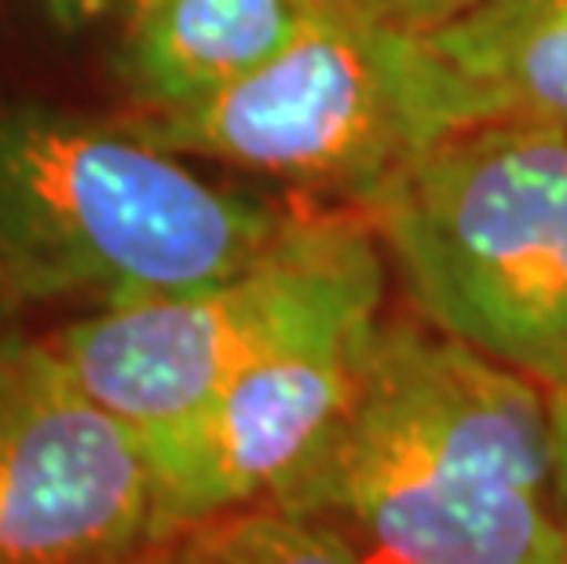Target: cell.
<instances>
[{"mask_svg": "<svg viewBox=\"0 0 567 564\" xmlns=\"http://www.w3.org/2000/svg\"><path fill=\"white\" fill-rule=\"evenodd\" d=\"M279 510L392 564H567L546 389L432 322L381 319L363 386Z\"/></svg>", "mask_w": 567, "mask_h": 564, "instance_id": "6da1fadb", "label": "cell"}, {"mask_svg": "<svg viewBox=\"0 0 567 564\" xmlns=\"http://www.w3.org/2000/svg\"><path fill=\"white\" fill-rule=\"evenodd\" d=\"M300 209L227 191L128 122L0 103V305L147 301L220 283Z\"/></svg>", "mask_w": 567, "mask_h": 564, "instance_id": "7a4b0ae2", "label": "cell"}, {"mask_svg": "<svg viewBox=\"0 0 567 564\" xmlns=\"http://www.w3.org/2000/svg\"><path fill=\"white\" fill-rule=\"evenodd\" d=\"M363 213L425 322L542 389L567 386V129H457Z\"/></svg>", "mask_w": 567, "mask_h": 564, "instance_id": "3957f363", "label": "cell"}, {"mask_svg": "<svg viewBox=\"0 0 567 564\" xmlns=\"http://www.w3.org/2000/svg\"><path fill=\"white\" fill-rule=\"evenodd\" d=\"M128 125L184 158L231 165L363 209L384 180L468 129L454 74L429 41L330 0L300 38L216 100Z\"/></svg>", "mask_w": 567, "mask_h": 564, "instance_id": "277c9868", "label": "cell"}, {"mask_svg": "<svg viewBox=\"0 0 567 564\" xmlns=\"http://www.w3.org/2000/svg\"><path fill=\"white\" fill-rule=\"evenodd\" d=\"M384 286V249L363 209H300L249 268L198 290L95 308L48 338L103 407L154 429L286 348L378 319Z\"/></svg>", "mask_w": 567, "mask_h": 564, "instance_id": "5b68a950", "label": "cell"}, {"mask_svg": "<svg viewBox=\"0 0 567 564\" xmlns=\"http://www.w3.org/2000/svg\"><path fill=\"white\" fill-rule=\"evenodd\" d=\"M168 532L143 433L52 338H0V564H128Z\"/></svg>", "mask_w": 567, "mask_h": 564, "instance_id": "8992f818", "label": "cell"}, {"mask_svg": "<svg viewBox=\"0 0 567 564\" xmlns=\"http://www.w3.org/2000/svg\"><path fill=\"white\" fill-rule=\"evenodd\" d=\"M381 319L286 348L190 414L140 429L165 524L279 506L355 400Z\"/></svg>", "mask_w": 567, "mask_h": 564, "instance_id": "52a82bcc", "label": "cell"}, {"mask_svg": "<svg viewBox=\"0 0 567 564\" xmlns=\"http://www.w3.org/2000/svg\"><path fill=\"white\" fill-rule=\"evenodd\" d=\"M330 0H125L117 70L143 114L190 111L257 74Z\"/></svg>", "mask_w": 567, "mask_h": 564, "instance_id": "ba28073f", "label": "cell"}, {"mask_svg": "<svg viewBox=\"0 0 567 564\" xmlns=\"http://www.w3.org/2000/svg\"><path fill=\"white\" fill-rule=\"evenodd\" d=\"M421 41L454 74L468 125L567 129V0H491L465 22Z\"/></svg>", "mask_w": 567, "mask_h": 564, "instance_id": "9c48e42d", "label": "cell"}, {"mask_svg": "<svg viewBox=\"0 0 567 564\" xmlns=\"http://www.w3.org/2000/svg\"><path fill=\"white\" fill-rule=\"evenodd\" d=\"M128 564H367L341 527L279 506L173 524Z\"/></svg>", "mask_w": 567, "mask_h": 564, "instance_id": "30bf717a", "label": "cell"}, {"mask_svg": "<svg viewBox=\"0 0 567 564\" xmlns=\"http://www.w3.org/2000/svg\"><path fill=\"white\" fill-rule=\"evenodd\" d=\"M344 4H352L359 16L381 22V27L410 33V38H436L476 16L491 0H344Z\"/></svg>", "mask_w": 567, "mask_h": 564, "instance_id": "8fae6325", "label": "cell"}, {"mask_svg": "<svg viewBox=\"0 0 567 564\" xmlns=\"http://www.w3.org/2000/svg\"><path fill=\"white\" fill-rule=\"evenodd\" d=\"M549 400V459H553V491H557L560 521L567 527V386L546 389Z\"/></svg>", "mask_w": 567, "mask_h": 564, "instance_id": "7c38bea8", "label": "cell"}, {"mask_svg": "<svg viewBox=\"0 0 567 564\" xmlns=\"http://www.w3.org/2000/svg\"><path fill=\"white\" fill-rule=\"evenodd\" d=\"M38 4L55 30L81 33L95 27V22H103L117 4H125V0H38Z\"/></svg>", "mask_w": 567, "mask_h": 564, "instance_id": "4fadbf2b", "label": "cell"}, {"mask_svg": "<svg viewBox=\"0 0 567 564\" xmlns=\"http://www.w3.org/2000/svg\"><path fill=\"white\" fill-rule=\"evenodd\" d=\"M0 308H4V305H0Z\"/></svg>", "mask_w": 567, "mask_h": 564, "instance_id": "5bb4252c", "label": "cell"}]
</instances>
